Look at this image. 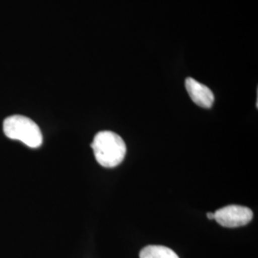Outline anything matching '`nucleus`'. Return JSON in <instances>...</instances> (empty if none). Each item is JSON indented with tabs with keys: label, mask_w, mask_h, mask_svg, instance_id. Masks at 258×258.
<instances>
[{
	"label": "nucleus",
	"mask_w": 258,
	"mask_h": 258,
	"mask_svg": "<svg viewBox=\"0 0 258 258\" xmlns=\"http://www.w3.org/2000/svg\"><path fill=\"white\" fill-rule=\"evenodd\" d=\"M91 148L97 162L107 168L119 166L126 154L124 141L112 131H101L93 140Z\"/></svg>",
	"instance_id": "obj_1"
},
{
	"label": "nucleus",
	"mask_w": 258,
	"mask_h": 258,
	"mask_svg": "<svg viewBox=\"0 0 258 258\" xmlns=\"http://www.w3.org/2000/svg\"><path fill=\"white\" fill-rule=\"evenodd\" d=\"M3 131L8 138L22 142L31 148L42 145V133L37 123L25 116L14 115L3 122Z\"/></svg>",
	"instance_id": "obj_2"
},
{
	"label": "nucleus",
	"mask_w": 258,
	"mask_h": 258,
	"mask_svg": "<svg viewBox=\"0 0 258 258\" xmlns=\"http://www.w3.org/2000/svg\"><path fill=\"white\" fill-rule=\"evenodd\" d=\"M253 213L247 207L230 205L214 212V219L225 228L242 227L251 221Z\"/></svg>",
	"instance_id": "obj_3"
},
{
	"label": "nucleus",
	"mask_w": 258,
	"mask_h": 258,
	"mask_svg": "<svg viewBox=\"0 0 258 258\" xmlns=\"http://www.w3.org/2000/svg\"><path fill=\"white\" fill-rule=\"evenodd\" d=\"M184 84L192 102L203 108L212 107L214 102V95L208 86L197 82L192 78H187Z\"/></svg>",
	"instance_id": "obj_4"
},
{
	"label": "nucleus",
	"mask_w": 258,
	"mask_h": 258,
	"mask_svg": "<svg viewBox=\"0 0 258 258\" xmlns=\"http://www.w3.org/2000/svg\"><path fill=\"white\" fill-rule=\"evenodd\" d=\"M140 258H179L178 254L165 246H147L141 250Z\"/></svg>",
	"instance_id": "obj_5"
},
{
	"label": "nucleus",
	"mask_w": 258,
	"mask_h": 258,
	"mask_svg": "<svg viewBox=\"0 0 258 258\" xmlns=\"http://www.w3.org/2000/svg\"><path fill=\"white\" fill-rule=\"evenodd\" d=\"M207 217L209 219H214V212H208L207 213Z\"/></svg>",
	"instance_id": "obj_6"
}]
</instances>
